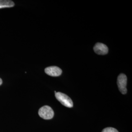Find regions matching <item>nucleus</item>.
Segmentation results:
<instances>
[{"label": "nucleus", "mask_w": 132, "mask_h": 132, "mask_svg": "<svg viewBox=\"0 0 132 132\" xmlns=\"http://www.w3.org/2000/svg\"><path fill=\"white\" fill-rule=\"evenodd\" d=\"M55 97L63 105L68 108H72L73 107V102L72 100L66 94L61 92H55Z\"/></svg>", "instance_id": "nucleus-1"}, {"label": "nucleus", "mask_w": 132, "mask_h": 132, "mask_svg": "<svg viewBox=\"0 0 132 132\" xmlns=\"http://www.w3.org/2000/svg\"><path fill=\"white\" fill-rule=\"evenodd\" d=\"M38 114L44 119H51L54 116V112L52 108L48 106H44L39 109Z\"/></svg>", "instance_id": "nucleus-2"}, {"label": "nucleus", "mask_w": 132, "mask_h": 132, "mask_svg": "<svg viewBox=\"0 0 132 132\" xmlns=\"http://www.w3.org/2000/svg\"><path fill=\"white\" fill-rule=\"evenodd\" d=\"M127 76L123 73L120 74L118 77L117 84L118 86V89L121 94H124L127 93Z\"/></svg>", "instance_id": "nucleus-3"}, {"label": "nucleus", "mask_w": 132, "mask_h": 132, "mask_svg": "<svg viewBox=\"0 0 132 132\" xmlns=\"http://www.w3.org/2000/svg\"><path fill=\"white\" fill-rule=\"evenodd\" d=\"M45 71L48 76L53 77H57L62 74V70L56 66H51L45 69Z\"/></svg>", "instance_id": "nucleus-4"}, {"label": "nucleus", "mask_w": 132, "mask_h": 132, "mask_svg": "<svg viewBox=\"0 0 132 132\" xmlns=\"http://www.w3.org/2000/svg\"><path fill=\"white\" fill-rule=\"evenodd\" d=\"M94 52L99 55H105L108 52V48L102 43H97L94 47Z\"/></svg>", "instance_id": "nucleus-5"}, {"label": "nucleus", "mask_w": 132, "mask_h": 132, "mask_svg": "<svg viewBox=\"0 0 132 132\" xmlns=\"http://www.w3.org/2000/svg\"><path fill=\"white\" fill-rule=\"evenodd\" d=\"M14 2L10 0H0V9L12 7L14 6Z\"/></svg>", "instance_id": "nucleus-6"}, {"label": "nucleus", "mask_w": 132, "mask_h": 132, "mask_svg": "<svg viewBox=\"0 0 132 132\" xmlns=\"http://www.w3.org/2000/svg\"><path fill=\"white\" fill-rule=\"evenodd\" d=\"M102 132H118V131L114 128L107 127L104 129Z\"/></svg>", "instance_id": "nucleus-7"}, {"label": "nucleus", "mask_w": 132, "mask_h": 132, "mask_svg": "<svg viewBox=\"0 0 132 132\" xmlns=\"http://www.w3.org/2000/svg\"><path fill=\"white\" fill-rule=\"evenodd\" d=\"M2 83H3V81L2 79L0 78V86L2 84Z\"/></svg>", "instance_id": "nucleus-8"}]
</instances>
